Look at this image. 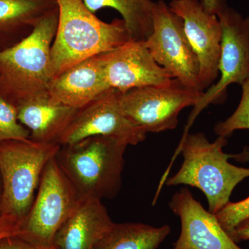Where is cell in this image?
<instances>
[{
	"instance_id": "cell-19",
	"label": "cell",
	"mask_w": 249,
	"mask_h": 249,
	"mask_svg": "<svg viewBox=\"0 0 249 249\" xmlns=\"http://www.w3.org/2000/svg\"><path fill=\"white\" fill-rule=\"evenodd\" d=\"M57 7L56 0H0V34L22 29L31 34Z\"/></svg>"
},
{
	"instance_id": "cell-17",
	"label": "cell",
	"mask_w": 249,
	"mask_h": 249,
	"mask_svg": "<svg viewBox=\"0 0 249 249\" xmlns=\"http://www.w3.org/2000/svg\"><path fill=\"white\" fill-rule=\"evenodd\" d=\"M171 232L168 225L113 223L94 249H157Z\"/></svg>"
},
{
	"instance_id": "cell-26",
	"label": "cell",
	"mask_w": 249,
	"mask_h": 249,
	"mask_svg": "<svg viewBox=\"0 0 249 249\" xmlns=\"http://www.w3.org/2000/svg\"><path fill=\"white\" fill-rule=\"evenodd\" d=\"M233 240L236 243L242 240H249V218L241 222L236 227Z\"/></svg>"
},
{
	"instance_id": "cell-4",
	"label": "cell",
	"mask_w": 249,
	"mask_h": 249,
	"mask_svg": "<svg viewBox=\"0 0 249 249\" xmlns=\"http://www.w3.org/2000/svg\"><path fill=\"white\" fill-rule=\"evenodd\" d=\"M127 146L117 139L93 136L60 145L55 160L83 197L113 199L122 185Z\"/></svg>"
},
{
	"instance_id": "cell-16",
	"label": "cell",
	"mask_w": 249,
	"mask_h": 249,
	"mask_svg": "<svg viewBox=\"0 0 249 249\" xmlns=\"http://www.w3.org/2000/svg\"><path fill=\"white\" fill-rule=\"evenodd\" d=\"M100 199L83 198L55 236V249H94L113 224Z\"/></svg>"
},
{
	"instance_id": "cell-11",
	"label": "cell",
	"mask_w": 249,
	"mask_h": 249,
	"mask_svg": "<svg viewBox=\"0 0 249 249\" xmlns=\"http://www.w3.org/2000/svg\"><path fill=\"white\" fill-rule=\"evenodd\" d=\"M170 9L183 19L185 33L199 64L202 91L219 76L222 28L216 15L208 12L201 0H172Z\"/></svg>"
},
{
	"instance_id": "cell-9",
	"label": "cell",
	"mask_w": 249,
	"mask_h": 249,
	"mask_svg": "<svg viewBox=\"0 0 249 249\" xmlns=\"http://www.w3.org/2000/svg\"><path fill=\"white\" fill-rule=\"evenodd\" d=\"M222 28L221 55L217 83L204 91L190 116L184 134L198 114L211 104L222 103L229 85H242L249 77V17L245 18L232 8L226 7L218 14Z\"/></svg>"
},
{
	"instance_id": "cell-21",
	"label": "cell",
	"mask_w": 249,
	"mask_h": 249,
	"mask_svg": "<svg viewBox=\"0 0 249 249\" xmlns=\"http://www.w3.org/2000/svg\"><path fill=\"white\" fill-rule=\"evenodd\" d=\"M242 86V93L238 107L227 120L218 123L214 132L219 137H228L238 129H249V77Z\"/></svg>"
},
{
	"instance_id": "cell-7",
	"label": "cell",
	"mask_w": 249,
	"mask_h": 249,
	"mask_svg": "<svg viewBox=\"0 0 249 249\" xmlns=\"http://www.w3.org/2000/svg\"><path fill=\"white\" fill-rule=\"evenodd\" d=\"M203 93L173 78L167 85L121 92L120 103L129 120L145 133H160L176 128L181 111L196 106Z\"/></svg>"
},
{
	"instance_id": "cell-22",
	"label": "cell",
	"mask_w": 249,
	"mask_h": 249,
	"mask_svg": "<svg viewBox=\"0 0 249 249\" xmlns=\"http://www.w3.org/2000/svg\"><path fill=\"white\" fill-rule=\"evenodd\" d=\"M214 214L223 229L233 240L236 227L249 218V196L237 202L229 201Z\"/></svg>"
},
{
	"instance_id": "cell-6",
	"label": "cell",
	"mask_w": 249,
	"mask_h": 249,
	"mask_svg": "<svg viewBox=\"0 0 249 249\" xmlns=\"http://www.w3.org/2000/svg\"><path fill=\"white\" fill-rule=\"evenodd\" d=\"M83 198L54 157L43 170L35 199L17 236L40 249H55V236Z\"/></svg>"
},
{
	"instance_id": "cell-2",
	"label": "cell",
	"mask_w": 249,
	"mask_h": 249,
	"mask_svg": "<svg viewBox=\"0 0 249 249\" xmlns=\"http://www.w3.org/2000/svg\"><path fill=\"white\" fill-rule=\"evenodd\" d=\"M227 143L224 137L209 142L202 132L183 135L179 147L182 165L166 184L186 185L200 190L206 196L210 212L217 213L230 201L236 186L249 177V168L229 163V159L240 155L224 152L223 147Z\"/></svg>"
},
{
	"instance_id": "cell-20",
	"label": "cell",
	"mask_w": 249,
	"mask_h": 249,
	"mask_svg": "<svg viewBox=\"0 0 249 249\" xmlns=\"http://www.w3.org/2000/svg\"><path fill=\"white\" fill-rule=\"evenodd\" d=\"M30 139V132L19 122L17 107L0 93V142Z\"/></svg>"
},
{
	"instance_id": "cell-27",
	"label": "cell",
	"mask_w": 249,
	"mask_h": 249,
	"mask_svg": "<svg viewBox=\"0 0 249 249\" xmlns=\"http://www.w3.org/2000/svg\"><path fill=\"white\" fill-rule=\"evenodd\" d=\"M1 205H2V183L0 177V218L1 217Z\"/></svg>"
},
{
	"instance_id": "cell-5",
	"label": "cell",
	"mask_w": 249,
	"mask_h": 249,
	"mask_svg": "<svg viewBox=\"0 0 249 249\" xmlns=\"http://www.w3.org/2000/svg\"><path fill=\"white\" fill-rule=\"evenodd\" d=\"M60 145L27 140L0 142L1 217L20 226L35 199L46 165Z\"/></svg>"
},
{
	"instance_id": "cell-8",
	"label": "cell",
	"mask_w": 249,
	"mask_h": 249,
	"mask_svg": "<svg viewBox=\"0 0 249 249\" xmlns=\"http://www.w3.org/2000/svg\"><path fill=\"white\" fill-rule=\"evenodd\" d=\"M152 16V32L144 45L155 61L173 78L202 91L199 61L185 33L183 19L163 0L154 3Z\"/></svg>"
},
{
	"instance_id": "cell-12",
	"label": "cell",
	"mask_w": 249,
	"mask_h": 249,
	"mask_svg": "<svg viewBox=\"0 0 249 249\" xmlns=\"http://www.w3.org/2000/svg\"><path fill=\"white\" fill-rule=\"evenodd\" d=\"M170 209L179 217L181 232L171 249H243L224 231L215 214L183 188L174 194Z\"/></svg>"
},
{
	"instance_id": "cell-24",
	"label": "cell",
	"mask_w": 249,
	"mask_h": 249,
	"mask_svg": "<svg viewBox=\"0 0 249 249\" xmlns=\"http://www.w3.org/2000/svg\"><path fill=\"white\" fill-rule=\"evenodd\" d=\"M19 233V226L9 219L0 218V240L9 237L18 235Z\"/></svg>"
},
{
	"instance_id": "cell-14",
	"label": "cell",
	"mask_w": 249,
	"mask_h": 249,
	"mask_svg": "<svg viewBox=\"0 0 249 249\" xmlns=\"http://www.w3.org/2000/svg\"><path fill=\"white\" fill-rule=\"evenodd\" d=\"M109 89L103 53L76 64L51 80L47 93L52 101L79 109Z\"/></svg>"
},
{
	"instance_id": "cell-13",
	"label": "cell",
	"mask_w": 249,
	"mask_h": 249,
	"mask_svg": "<svg viewBox=\"0 0 249 249\" xmlns=\"http://www.w3.org/2000/svg\"><path fill=\"white\" fill-rule=\"evenodd\" d=\"M109 86L121 93L147 86L168 84L173 79L160 67L144 45V41L129 40L104 53Z\"/></svg>"
},
{
	"instance_id": "cell-25",
	"label": "cell",
	"mask_w": 249,
	"mask_h": 249,
	"mask_svg": "<svg viewBox=\"0 0 249 249\" xmlns=\"http://www.w3.org/2000/svg\"><path fill=\"white\" fill-rule=\"evenodd\" d=\"M201 1L208 12L216 16L228 6L227 0H201Z\"/></svg>"
},
{
	"instance_id": "cell-18",
	"label": "cell",
	"mask_w": 249,
	"mask_h": 249,
	"mask_svg": "<svg viewBox=\"0 0 249 249\" xmlns=\"http://www.w3.org/2000/svg\"><path fill=\"white\" fill-rule=\"evenodd\" d=\"M94 14L103 8L115 9L122 16L132 40L145 41L152 32V0H83Z\"/></svg>"
},
{
	"instance_id": "cell-23",
	"label": "cell",
	"mask_w": 249,
	"mask_h": 249,
	"mask_svg": "<svg viewBox=\"0 0 249 249\" xmlns=\"http://www.w3.org/2000/svg\"><path fill=\"white\" fill-rule=\"evenodd\" d=\"M0 249H40L19 236H9L0 240Z\"/></svg>"
},
{
	"instance_id": "cell-15",
	"label": "cell",
	"mask_w": 249,
	"mask_h": 249,
	"mask_svg": "<svg viewBox=\"0 0 249 249\" xmlns=\"http://www.w3.org/2000/svg\"><path fill=\"white\" fill-rule=\"evenodd\" d=\"M16 107L31 140L46 143H59L78 110L52 101L48 93L21 101Z\"/></svg>"
},
{
	"instance_id": "cell-3",
	"label": "cell",
	"mask_w": 249,
	"mask_h": 249,
	"mask_svg": "<svg viewBox=\"0 0 249 249\" xmlns=\"http://www.w3.org/2000/svg\"><path fill=\"white\" fill-rule=\"evenodd\" d=\"M58 23V7L46 15L20 42L0 51V91L16 106L46 94L52 80L51 49Z\"/></svg>"
},
{
	"instance_id": "cell-1",
	"label": "cell",
	"mask_w": 249,
	"mask_h": 249,
	"mask_svg": "<svg viewBox=\"0 0 249 249\" xmlns=\"http://www.w3.org/2000/svg\"><path fill=\"white\" fill-rule=\"evenodd\" d=\"M56 1L58 27L51 49L52 79L76 64L132 40L124 19L103 22L83 0Z\"/></svg>"
},
{
	"instance_id": "cell-10",
	"label": "cell",
	"mask_w": 249,
	"mask_h": 249,
	"mask_svg": "<svg viewBox=\"0 0 249 249\" xmlns=\"http://www.w3.org/2000/svg\"><path fill=\"white\" fill-rule=\"evenodd\" d=\"M120 94L119 90L111 88L78 109L59 144L75 143L93 136L111 137L127 145L143 142L147 134L125 115L121 106Z\"/></svg>"
}]
</instances>
